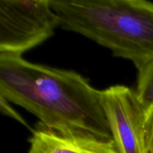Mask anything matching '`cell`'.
Segmentation results:
<instances>
[{
    "label": "cell",
    "instance_id": "6da1fadb",
    "mask_svg": "<svg viewBox=\"0 0 153 153\" xmlns=\"http://www.w3.org/2000/svg\"><path fill=\"white\" fill-rule=\"evenodd\" d=\"M0 96L31 112L51 129L113 140L102 91L73 70L0 53Z\"/></svg>",
    "mask_w": 153,
    "mask_h": 153
},
{
    "label": "cell",
    "instance_id": "7a4b0ae2",
    "mask_svg": "<svg viewBox=\"0 0 153 153\" xmlns=\"http://www.w3.org/2000/svg\"><path fill=\"white\" fill-rule=\"evenodd\" d=\"M59 27L107 48L140 71L153 60V2L146 0H50Z\"/></svg>",
    "mask_w": 153,
    "mask_h": 153
},
{
    "label": "cell",
    "instance_id": "3957f363",
    "mask_svg": "<svg viewBox=\"0 0 153 153\" xmlns=\"http://www.w3.org/2000/svg\"><path fill=\"white\" fill-rule=\"evenodd\" d=\"M58 27L50 0H0V53L22 55L52 37Z\"/></svg>",
    "mask_w": 153,
    "mask_h": 153
},
{
    "label": "cell",
    "instance_id": "277c9868",
    "mask_svg": "<svg viewBox=\"0 0 153 153\" xmlns=\"http://www.w3.org/2000/svg\"><path fill=\"white\" fill-rule=\"evenodd\" d=\"M102 102L117 153H148L146 110L135 90L117 85L102 91Z\"/></svg>",
    "mask_w": 153,
    "mask_h": 153
},
{
    "label": "cell",
    "instance_id": "5b68a950",
    "mask_svg": "<svg viewBox=\"0 0 153 153\" xmlns=\"http://www.w3.org/2000/svg\"><path fill=\"white\" fill-rule=\"evenodd\" d=\"M28 141V153H117L114 140L57 131L40 123L33 130Z\"/></svg>",
    "mask_w": 153,
    "mask_h": 153
},
{
    "label": "cell",
    "instance_id": "8992f818",
    "mask_svg": "<svg viewBox=\"0 0 153 153\" xmlns=\"http://www.w3.org/2000/svg\"><path fill=\"white\" fill-rule=\"evenodd\" d=\"M135 91L146 111L153 108V60L138 71Z\"/></svg>",
    "mask_w": 153,
    "mask_h": 153
},
{
    "label": "cell",
    "instance_id": "52a82bcc",
    "mask_svg": "<svg viewBox=\"0 0 153 153\" xmlns=\"http://www.w3.org/2000/svg\"><path fill=\"white\" fill-rule=\"evenodd\" d=\"M10 102L7 101V100L4 98V97H1L0 96V108H1V112L2 114H4V115L7 117H10L12 119L18 121L19 123H20L21 124H22L23 126H25V127L29 128L27 123L24 120L23 118L14 110V109L12 108V106L10 105Z\"/></svg>",
    "mask_w": 153,
    "mask_h": 153
},
{
    "label": "cell",
    "instance_id": "ba28073f",
    "mask_svg": "<svg viewBox=\"0 0 153 153\" xmlns=\"http://www.w3.org/2000/svg\"><path fill=\"white\" fill-rule=\"evenodd\" d=\"M146 135L148 153H153V108L146 111Z\"/></svg>",
    "mask_w": 153,
    "mask_h": 153
}]
</instances>
